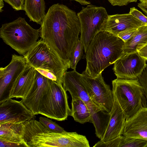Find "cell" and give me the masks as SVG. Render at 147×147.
I'll list each match as a JSON object with an SVG mask.
<instances>
[{"label":"cell","mask_w":147,"mask_h":147,"mask_svg":"<svg viewBox=\"0 0 147 147\" xmlns=\"http://www.w3.org/2000/svg\"><path fill=\"white\" fill-rule=\"evenodd\" d=\"M40 29L41 39L47 43L70 68L81 31L76 12L63 4H54L45 14Z\"/></svg>","instance_id":"cell-1"},{"label":"cell","mask_w":147,"mask_h":147,"mask_svg":"<svg viewBox=\"0 0 147 147\" xmlns=\"http://www.w3.org/2000/svg\"><path fill=\"white\" fill-rule=\"evenodd\" d=\"M124 45V42L117 36L100 31L92 39L85 53L84 71L90 76L96 77L125 54Z\"/></svg>","instance_id":"cell-2"},{"label":"cell","mask_w":147,"mask_h":147,"mask_svg":"<svg viewBox=\"0 0 147 147\" xmlns=\"http://www.w3.org/2000/svg\"><path fill=\"white\" fill-rule=\"evenodd\" d=\"M22 132L28 147H78L81 142L80 134L76 132H52L35 119L24 123Z\"/></svg>","instance_id":"cell-3"},{"label":"cell","mask_w":147,"mask_h":147,"mask_svg":"<svg viewBox=\"0 0 147 147\" xmlns=\"http://www.w3.org/2000/svg\"><path fill=\"white\" fill-rule=\"evenodd\" d=\"M40 35V28H33L21 17L2 24L0 28V37L3 42L23 56L35 45Z\"/></svg>","instance_id":"cell-4"},{"label":"cell","mask_w":147,"mask_h":147,"mask_svg":"<svg viewBox=\"0 0 147 147\" xmlns=\"http://www.w3.org/2000/svg\"><path fill=\"white\" fill-rule=\"evenodd\" d=\"M113 98L123 111L126 119L147 107L144 89L138 79L117 78L112 81Z\"/></svg>","instance_id":"cell-5"},{"label":"cell","mask_w":147,"mask_h":147,"mask_svg":"<svg viewBox=\"0 0 147 147\" xmlns=\"http://www.w3.org/2000/svg\"><path fill=\"white\" fill-rule=\"evenodd\" d=\"M23 56L27 63L35 69L50 71L57 77L58 83L63 84V77L68 67L46 42L41 38Z\"/></svg>","instance_id":"cell-6"},{"label":"cell","mask_w":147,"mask_h":147,"mask_svg":"<svg viewBox=\"0 0 147 147\" xmlns=\"http://www.w3.org/2000/svg\"><path fill=\"white\" fill-rule=\"evenodd\" d=\"M71 109L62 85L51 80V87L43 97L39 114L58 121L67 119Z\"/></svg>","instance_id":"cell-7"},{"label":"cell","mask_w":147,"mask_h":147,"mask_svg":"<svg viewBox=\"0 0 147 147\" xmlns=\"http://www.w3.org/2000/svg\"><path fill=\"white\" fill-rule=\"evenodd\" d=\"M77 15L81 26L80 40L84 44L86 53L92 39L101 31L109 15L104 7L90 4L82 7Z\"/></svg>","instance_id":"cell-8"},{"label":"cell","mask_w":147,"mask_h":147,"mask_svg":"<svg viewBox=\"0 0 147 147\" xmlns=\"http://www.w3.org/2000/svg\"><path fill=\"white\" fill-rule=\"evenodd\" d=\"M82 78L90 98L101 111L109 114L114 98L109 85L105 82L102 73L96 77L90 76L84 71Z\"/></svg>","instance_id":"cell-9"},{"label":"cell","mask_w":147,"mask_h":147,"mask_svg":"<svg viewBox=\"0 0 147 147\" xmlns=\"http://www.w3.org/2000/svg\"><path fill=\"white\" fill-rule=\"evenodd\" d=\"M26 64L24 56L14 54L9 64L0 68V103L10 98L12 88Z\"/></svg>","instance_id":"cell-10"},{"label":"cell","mask_w":147,"mask_h":147,"mask_svg":"<svg viewBox=\"0 0 147 147\" xmlns=\"http://www.w3.org/2000/svg\"><path fill=\"white\" fill-rule=\"evenodd\" d=\"M146 60L138 52L125 54L114 63L113 69L117 78L138 79L146 67Z\"/></svg>","instance_id":"cell-11"},{"label":"cell","mask_w":147,"mask_h":147,"mask_svg":"<svg viewBox=\"0 0 147 147\" xmlns=\"http://www.w3.org/2000/svg\"><path fill=\"white\" fill-rule=\"evenodd\" d=\"M35 115L21 100L12 98L0 103V124L24 123L35 119Z\"/></svg>","instance_id":"cell-12"},{"label":"cell","mask_w":147,"mask_h":147,"mask_svg":"<svg viewBox=\"0 0 147 147\" xmlns=\"http://www.w3.org/2000/svg\"><path fill=\"white\" fill-rule=\"evenodd\" d=\"M63 86L68 91L72 98L78 97L81 99L92 112V114L101 111L89 96L82 79L81 74L76 70L66 71L63 79Z\"/></svg>","instance_id":"cell-13"},{"label":"cell","mask_w":147,"mask_h":147,"mask_svg":"<svg viewBox=\"0 0 147 147\" xmlns=\"http://www.w3.org/2000/svg\"><path fill=\"white\" fill-rule=\"evenodd\" d=\"M51 80L36 70L34 83L26 95L21 100L34 115L39 114L42 100L50 88Z\"/></svg>","instance_id":"cell-14"},{"label":"cell","mask_w":147,"mask_h":147,"mask_svg":"<svg viewBox=\"0 0 147 147\" xmlns=\"http://www.w3.org/2000/svg\"><path fill=\"white\" fill-rule=\"evenodd\" d=\"M147 26L129 13L108 15L102 25L101 31L109 32L117 35L125 30L138 28Z\"/></svg>","instance_id":"cell-15"},{"label":"cell","mask_w":147,"mask_h":147,"mask_svg":"<svg viewBox=\"0 0 147 147\" xmlns=\"http://www.w3.org/2000/svg\"><path fill=\"white\" fill-rule=\"evenodd\" d=\"M122 135L147 141V107L126 119Z\"/></svg>","instance_id":"cell-16"},{"label":"cell","mask_w":147,"mask_h":147,"mask_svg":"<svg viewBox=\"0 0 147 147\" xmlns=\"http://www.w3.org/2000/svg\"><path fill=\"white\" fill-rule=\"evenodd\" d=\"M24 123L0 124V147H28L23 136Z\"/></svg>","instance_id":"cell-17"},{"label":"cell","mask_w":147,"mask_h":147,"mask_svg":"<svg viewBox=\"0 0 147 147\" xmlns=\"http://www.w3.org/2000/svg\"><path fill=\"white\" fill-rule=\"evenodd\" d=\"M126 120L123 111L116 100L114 98L108 124L100 141L106 142L122 135Z\"/></svg>","instance_id":"cell-18"},{"label":"cell","mask_w":147,"mask_h":147,"mask_svg":"<svg viewBox=\"0 0 147 147\" xmlns=\"http://www.w3.org/2000/svg\"><path fill=\"white\" fill-rule=\"evenodd\" d=\"M36 74V69L27 63L12 88L10 98H24L34 83Z\"/></svg>","instance_id":"cell-19"},{"label":"cell","mask_w":147,"mask_h":147,"mask_svg":"<svg viewBox=\"0 0 147 147\" xmlns=\"http://www.w3.org/2000/svg\"><path fill=\"white\" fill-rule=\"evenodd\" d=\"M44 0H25L24 10L30 21L41 25L45 15Z\"/></svg>","instance_id":"cell-20"},{"label":"cell","mask_w":147,"mask_h":147,"mask_svg":"<svg viewBox=\"0 0 147 147\" xmlns=\"http://www.w3.org/2000/svg\"><path fill=\"white\" fill-rule=\"evenodd\" d=\"M71 108L69 115L74 120L81 124L90 121L92 112L85 102L80 98H72Z\"/></svg>","instance_id":"cell-21"},{"label":"cell","mask_w":147,"mask_h":147,"mask_svg":"<svg viewBox=\"0 0 147 147\" xmlns=\"http://www.w3.org/2000/svg\"><path fill=\"white\" fill-rule=\"evenodd\" d=\"M147 45V26H141L128 41L124 42V52L129 54L138 51Z\"/></svg>","instance_id":"cell-22"},{"label":"cell","mask_w":147,"mask_h":147,"mask_svg":"<svg viewBox=\"0 0 147 147\" xmlns=\"http://www.w3.org/2000/svg\"><path fill=\"white\" fill-rule=\"evenodd\" d=\"M147 147V141L141 139L121 136L119 147Z\"/></svg>","instance_id":"cell-23"},{"label":"cell","mask_w":147,"mask_h":147,"mask_svg":"<svg viewBox=\"0 0 147 147\" xmlns=\"http://www.w3.org/2000/svg\"><path fill=\"white\" fill-rule=\"evenodd\" d=\"M84 49V44L82 42L79 40L74 49L71 60L70 68L74 70H76L77 64L81 59Z\"/></svg>","instance_id":"cell-24"},{"label":"cell","mask_w":147,"mask_h":147,"mask_svg":"<svg viewBox=\"0 0 147 147\" xmlns=\"http://www.w3.org/2000/svg\"><path fill=\"white\" fill-rule=\"evenodd\" d=\"M39 121L45 128L51 131L60 133L66 131L55 122L47 118L40 117Z\"/></svg>","instance_id":"cell-25"},{"label":"cell","mask_w":147,"mask_h":147,"mask_svg":"<svg viewBox=\"0 0 147 147\" xmlns=\"http://www.w3.org/2000/svg\"><path fill=\"white\" fill-rule=\"evenodd\" d=\"M121 135L115 139L106 142H103L99 141L93 147H119Z\"/></svg>","instance_id":"cell-26"},{"label":"cell","mask_w":147,"mask_h":147,"mask_svg":"<svg viewBox=\"0 0 147 147\" xmlns=\"http://www.w3.org/2000/svg\"><path fill=\"white\" fill-rule=\"evenodd\" d=\"M138 28L125 30L119 33L116 36L120 38L125 42L129 40L138 31Z\"/></svg>","instance_id":"cell-27"},{"label":"cell","mask_w":147,"mask_h":147,"mask_svg":"<svg viewBox=\"0 0 147 147\" xmlns=\"http://www.w3.org/2000/svg\"><path fill=\"white\" fill-rule=\"evenodd\" d=\"M129 13L147 26V16L135 7L130 8Z\"/></svg>","instance_id":"cell-28"},{"label":"cell","mask_w":147,"mask_h":147,"mask_svg":"<svg viewBox=\"0 0 147 147\" xmlns=\"http://www.w3.org/2000/svg\"><path fill=\"white\" fill-rule=\"evenodd\" d=\"M138 79L144 89L147 101V64Z\"/></svg>","instance_id":"cell-29"},{"label":"cell","mask_w":147,"mask_h":147,"mask_svg":"<svg viewBox=\"0 0 147 147\" xmlns=\"http://www.w3.org/2000/svg\"><path fill=\"white\" fill-rule=\"evenodd\" d=\"M15 10H24L25 0H3Z\"/></svg>","instance_id":"cell-30"},{"label":"cell","mask_w":147,"mask_h":147,"mask_svg":"<svg viewBox=\"0 0 147 147\" xmlns=\"http://www.w3.org/2000/svg\"><path fill=\"white\" fill-rule=\"evenodd\" d=\"M113 6H123L133 2H136L138 0H107Z\"/></svg>","instance_id":"cell-31"},{"label":"cell","mask_w":147,"mask_h":147,"mask_svg":"<svg viewBox=\"0 0 147 147\" xmlns=\"http://www.w3.org/2000/svg\"><path fill=\"white\" fill-rule=\"evenodd\" d=\"M35 69L38 72L45 77L53 80L55 81L58 83V80L57 77L50 71L40 69L37 68Z\"/></svg>","instance_id":"cell-32"},{"label":"cell","mask_w":147,"mask_h":147,"mask_svg":"<svg viewBox=\"0 0 147 147\" xmlns=\"http://www.w3.org/2000/svg\"><path fill=\"white\" fill-rule=\"evenodd\" d=\"M138 53L141 56L147 60V45L141 49Z\"/></svg>","instance_id":"cell-33"},{"label":"cell","mask_w":147,"mask_h":147,"mask_svg":"<svg viewBox=\"0 0 147 147\" xmlns=\"http://www.w3.org/2000/svg\"><path fill=\"white\" fill-rule=\"evenodd\" d=\"M138 6L147 15V5L140 3Z\"/></svg>","instance_id":"cell-34"},{"label":"cell","mask_w":147,"mask_h":147,"mask_svg":"<svg viewBox=\"0 0 147 147\" xmlns=\"http://www.w3.org/2000/svg\"><path fill=\"white\" fill-rule=\"evenodd\" d=\"M76 1L82 5H88L90 4V2L86 0H71Z\"/></svg>","instance_id":"cell-35"},{"label":"cell","mask_w":147,"mask_h":147,"mask_svg":"<svg viewBox=\"0 0 147 147\" xmlns=\"http://www.w3.org/2000/svg\"><path fill=\"white\" fill-rule=\"evenodd\" d=\"M3 0H0V11L1 12L3 11L2 8L4 6V2Z\"/></svg>","instance_id":"cell-36"},{"label":"cell","mask_w":147,"mask_h":147,"mask_svg":"<svg viewBox=\"0 0 147 147\" xmlns=\"http://www.w3.org/2000/svg\"><path fill=\"white\" fill-rule=\"evenodd\" d=\"M140 1L141 3L147 5V0H140Z\"/></svg>","instance_id":"cell-37"}]
</instances>
